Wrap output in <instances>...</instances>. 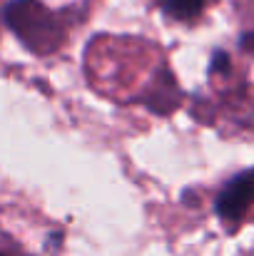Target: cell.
Segmentation results:
<instances>
[{
	"mask_svg": "<svg viewBox=\"0 0 254 256\" xmlns=\"http://www.w3.org/2000/svg\"><path fill=\"white\" fill-rule=\"evenodd\" d=\"M3 18L15 38L38 55L53 52L63 40L58 18L38 0H13L5 5Z\"/></svg>",
	"mask_w": 254,
	"mask_h": 256,
	"instance_id": "cell-1",
	"label": "cell"
},
{
	"mask_svg": "<svg viewBox=\"0 0 254 256\" xmlns=\"http://www.w3.org/2000/svg\"><path fill=\"white\" fill-rule=\"evenodd\" d=\"M254 204V170L234 176L217 196V214L224 222H239Z\"/></svg>",
	"mask_w": 254,
	"mask_h": 256,
	"instance_id": "cell-2",
	"label": "cell"
},
{
	"mask_svg": "<svg viewBox=\"0 0 254 256\" xmlns=\"http://www.w3.org/2000/svg\"><path fill=\"white\" fill-rule=\"evenodd\" d=\"M242 45H244V50L254 52V32H247V35L242 38Z\"/></svg>",
	"mask_w": 254,
	"mask_h": 256,
	"instance_id": "cell-4",
	"label": "cell"
},
{
	"mask_svg": "<svg viewBox=\"0 0 254 256\" xmlns=\"http://www.w3.org/2000/svg\"><path fill=\"white\" fill-rule=\"evenodd\" d=\"M207 0H165L162 8L169 18H177V20H194L202 10H204Z\"/></svg>",
	"mask_w": 254,
	"mask_h": 256,
	"instance_id": "cell-3",
	"label": "cell"
},
{
	"mask_svg": "<svg viewBox=\"0 0 254 256\" xmlns=\"http://www.w3.org/2000/svg\"><path fill=\"white\" fill-rule=\"evenodd\" d=\"M0 256H3V254H0Z\"/></svg>",
	"mask_w": 254,
	"mask_h": 256,
	"instance_id": "cell-5",
	"label": "cell"
}]
</instances>
